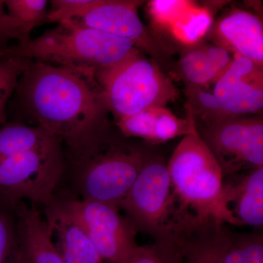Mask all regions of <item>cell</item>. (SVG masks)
<instances>
[{
	"label": "cell",
	"mask_w": 263,
	"mask_h": 263,
	"mask_svg": "<svg viewBox=\"0 0 263 263\" xmlns=\"http://www.w3.org/2000/svg\"><path fill=\"white\" fill-rule=\"evenodd\" d=\"M95 72L31 60L19 79L22 105L37 126L67 146L70 159L109 129V108Z\"/></svg>",
	"instance_id": "6da1fadb"
},
{
	"label": "cell",
	"mask_w": 263,
	"mask_h": 263,
	"mask_svg": "<svg viewBox=\"0 0 263 263\" xmlns=\"http://www.w3.org/2000/svg\"><path fill=\"white\" fill-rule=\"evenodd\" d=\"M167 166L180 213L188 223L240 226L224 203L220 167L197 128L183 137Z\"/></svg>",
	"instance_id": "7a4b0ae2"
},
{
	"label": "cell",
	"mask_w": 263,
	"mask_h": 263,
	"mask_svg": "<svg viewBox=\"0 0 263 263\" xmlns=\"http://www.w3.org/2000/svg\"><path fill=\"white\" fill-rule=\"evenodd\" d=\"M138 51L129 40L67 21L34 39L8 46L0 51V58L16 57L97 72L114 67Z\"/></svg>",
	"instance_id": "3957f363"
},
{
	"label": "cell",
	"mask_w": 263,
	"mask_h": 263,
	"mask_svg": "<svg viewBox=\"0 0 263 263\" xmlns=\"http://www.w3.org/2000/svg\"><path fill=\"white\" fill-rule=\"evenodd\" d=\"M127 139L108 129L84 154L71 159L81 199L118 207L152 155Z\"/></svg>",
	"instance_id": "277c9868"
},
{
	"label": "cell",
	"mask_w": 263,
	"mask_h": 263,
	"mask_svg": "<svg viewBox=\"0 0 263 263\" xmlns=\"http://www.w3.org/2000/svg\"><path fill=\"white\" fill-rule=\"evenodd\" d=\"M118 208L138 232L154 240L181 235L188 227L175 197L167 162L160 156L151 155Z\"/></svg>",
	"instance_id": "5b68a950"
},
{
	"label": "cell",
	"mask_w": 263,
	"mask_h": 263,
	"mask_svg": "<svg viewBox=\"0 0 263 263\" xmlns=\"http://www.w3.org/2000/svg\"><path fill=\"white\" fill-rule=\"evenodd\" d=\"M95 76L117 121L147 108H166L178 98L177 89L160 67L138 51Z\"/></svg>",
	"instance_id": "8992f818"
},
{
	"label": "cell",
	"mask_w": 263,
	"mask_h": 263,
	"mask_svg": "<svg viewBox=\"0 0 263 263\" xmlns=\"http://www.w3.org/2000/svg\"><path fill=\"white\" fill-rule=\"evenodd\" d=\"M62 143L0 161V204L14 209L24 200L50 203L65 168Z\"/></svg>",
	"instance_id": "52a82bcc"
},
{
	"label": "cell",
	"mask_w": 263,
	"mask_h": 263,
	"mask_svg": "<svg viewBox=\"0 0 263 263\" xmlns=\"http://www.w3.org/2000/svg\"><path fill=\"white\" fill-rule=\"evenodd\" d=\"M54 200L82 228L104 262H121L139 246L138 230L116 205L70 196Z\"/></svg>",
	"instance_id": "ba28073f"
},
{
	"label": "cell",
	"mask_w": 263,
	"mask_h": 263,
	"mask_svg": "<svg viewBox=\"0 0 263 263\" xmlns=\"http://www.w3.org/2000/svg\"><path fill=\"white\" fill-rule=\"evenodd\" d=\"M199 135L226 176L263 167L260 118L231 117L205 124Z\"/></svg>",
	"instance_id": "9c48e42d"
},
{
	"label": "cell",
	"mask_w": 263,
	"mask_h": 263,
	"mask_svg": "<svg viewBox=\"0 0 263 263\" xmlns=\"http://www.w3.org/2000/svg\"><path fill=\"white\" fill-rule=\"evenodd\" d=\"M215 82L213 94L228 117H241L262 110V67L252 60L235 54Z\"/></svg>",
	"instance_id": "30bf717a"
},
{
	"label": "cell",
	"mask_w": 263,
	"mask_h": 263,
	"mask_svg": "<svg viewBox=\"0 0 263 263\" xmlns=\"http://www.w3.org/2000/svg\"><path fill=\"white\" fill-rule=\"evenodd\" d=\"M142 3L133 0H98L84 16L72 21L129 40L138 46L144 42L146 36V29L138 13Z\"/></svg>",
	"instance_id": "8fae6325"
},
{
	"label": "cell",
	"mask_w": 263,
	"mask_h": 263,
	"mask_svg": "<svg viewBox=\"0 0 263 263\" xmlns=\"http://www.w3.org/2000/svg\"><path fill=\"white\" fill-rule=\"evenodd\" d=\"M52 243L65 263H105L81 227L55 201L45 205Z\"/></svg>",
	"instance_id": "7c38bea8"
},
{
	"label": "cell",
	"mask_w": 263,
	"mask_h": 263,
	"mask_svg": "<svg viewBox=\"0 0 263 263\" xmlns=\"http://www.w3.org/2000/svg\"><path fill=\"white\" fill-rule=\"evenodd\" d=\"M16 219L20 263H65L52 243L44 215L35 204L20 202L13 209Z\"/></svg>",
	"instance_id": "4fadbf2b"
},
{
	"label": "cell",
	"mask_w": 263,
	"mask_h": 263,
	"mask_svg": "<svg viewBox=\"0 0 263 263\" xmlns=\"http://www.w3.org/2000/svg\"><path fill=\"white\" fill-rule=\"evenodd\" d=\"M215 32L221 47L262 67L263 27L257 15L245 10H232L221 17Z\"/></svg>",
	"instance_id": "5bb4252c"
},
{
	"label": "cell",
	"mask_w": 263,
	"mask_h": 263,
	"mask_svg": "<svg viewBox=\"0 0 263 263\" xmlns=\"http://www.w3.org/2000/svg\"><path fill=\"white\" fill-rule=\"evenodd\" d=\"M224 182L227 209L240 226L260 230L263 226V167L247 171L243 176Z\"/></svg>",
	"instance_id": "9a60e30c"
},
{
	"label": "cell",
	"mask_w": 263,
	"mask_h": 263,
	"mask_svg": "<svg viewBox=\"0 0 263 263\" xmlns=\"http://www.w3.org/2000/svg\"><path fill=\"white\" fill-rule=\"evenodd\" d=\"M226 224L206 221L181 233L185 263H223V237Z\"/></svg>",
	"instance_id": "2e32d148"
},
{
	"label": "cell",
	"mask_w": 263,
	"mask_h": 263,
	"mask_svg": "<svg viewBox=\"0 0 263 263\" xmlns=\"http://www.w3.org/2000/svg\"><path fill=\"white\" fill-rule=\"evenodd\" d=\"M62 143L40 126L13 123L0 127V161L29 151L48 148Z\"/></svg>",
	"instance_id": "e0dca14e"
},
{
	"label": "cell",
	"mask_w": 263,
	"mask_h": 263,
	"mask_svg": "<svg viewBox=\"0 0 263 263\" xmlns=\"http://www.w3.org/2000/svg\"><path fill=\"white\" fill-rule=\"evenodd\" d=\"M221 257L223 263H263L262 233H235L226 228Z\"/></svg>",
	"instance_id": "ac0fdd59"
},
{
	"label": "cell",
	"mask_w": 263,
	"mask_h": 263,
	"mask_svg": "<svg viewBox=\"0 0 263 263\" xmlns=\"http://www.w3.org/2000/svg\"><path fill=\"white\" fill-rule=\"evenodd\" d=\"M181 235L155 240L150 245L138 246L118 263H184Z\"/></svg>",
	"instance_id": "d6986e66"
},
{
	"label": "cell",
	"mask_w": 263,
	"mask_h": 263,
	"mask_svg": "<svg viewBox=\"0 0 263 263\" xmlns=\"http://www.w3.org/2000/svg\"><path fill=\"white\" fill-rule=\"evenodd\" d=\"M212 24V16L207 9L190 3L167 30L184 44H195L204 37Z\"/></svg>",
	"instance_id": "ffe728a7"
},
{
	"label": "cell",
	"mask_w": 263,
	"mask_h": 263,
	"mask_svg": "<svg viewBox=\"0 0 263 263\" xmlns=\"http://www.w3.org/2000/svg\"><path fill=\"white\" fill-rule=\"evenodd\" d=\"M5 5L8 8V14L14 19L28 41L34 27L47 23L46 0H6Z\"/></svg>",
	"instance_id": "44dd1931"
},
{
	"label": "cell",
	"mask_w": 263,
	"mask_h": 263,
	"mask_svg": "<svg viewBox=\"0 0 263 263\" xmlns=\"http://www.w3.org/2000/svg\"><path fill=\"white\" fill-rule=\"evenodd\" d=\"M181 69L185 79L195 87L201 88L219 78L204 48L185 53L181 60Z\"/></svg>",
	"instance_id": "7402d4cb"
},
{
	"label": "cell",
	"mask_w": 263,
	"mask_h": 263,
	"mask_svg": "<svg viewBox=\"0 0 263 263\" xmlns=\"http://www.w3.org/2000/svg\"><path fill=\"white\" fill-rule=\"evenodd\" d=\"M31 60L16 57L0 58V127L6 122L5 106L16 90L19 79Z\"/></svg>",
	"instance_id": "603a6c76"
},
{
	"label": "cell",
	"mask_w": 263,
	"mask_h": 263,
	"mask_svg": "<svg viewBox=\"0 0 263 263\" xmlns=\"http://www.w3.org/2000/svg\"><path fill=\"white\" fill-rule=\"evenodd\" d=\"M161 108H147L139 113L121 118L116 124L125 138H139L155 143L156 124Z\"/></svg>",
	"instance_id": "cb8c5ba5"
},
{
	"label": "cell",
	"mask_w": 263,
	"mask_h": 263,
	"mask_svg": "<svg viewBox=\"0 0 263 263\" xmlns=\"http://www.w3.org/2000/svg\"><path fill=\"white\" fill-rule=\"evenodd\" d=\"M6 208H0V263H20L16 219Z\"/></svg>",
	"instance_id": "d4e9b609"
},
{
	"label": "cell",
	"mask_w": 263,
	"mask_h": 263,
	"mask_svg": "<svg viewBox=\"0 0 263 263\" xmlns=\"http://www.w3.org/2000/svg\"><path fill=\"white\" fill-rule=\"evenodd\" d=\"M98 0H52L47 23H61L84 16Z\"/></svg>",
	"instance_id": "484cf974"
},
{
	"label": "cell",
	"mask_w": 263,
	"mask_h": 263,
	"mask_svg": "<svg viewBox=\"0 0 263 263\" xmlns=\"http://www.w3.org/2000/svg\"><path fill=\"white\" fill-rule=\"evenodd\" d=\"M190 4L186 1L156 0L150 2L148 10L156 23L168 29Z\"/></svg>",
	"instance_id": "4316f807"
},
{
	"label": "cell",
	"mask_w": 263,
	"mask_h": 263,
	"mask_svg": "<svg viewBox=\"0 0 263 263\" xmlns=\"http://www.w3.org/2000/svg\"><path fill=\"white\" fill-rule=\"evenodd\" d=\"M191 91L194 101H196L197 107L202 110V114H204L202 117L205 124L231 118L224 113L213 93L202 91L200 88L195 86Z\"/></svg>",
	"instance_id": "83f0119b"
},
{
	"label": "cell",
	"mask_w": 263,
	"mask_h": 263,
	"mask_svg": "<svg viewBox=\"0 0 263 263\" xmlns=\"http://www.w3.org/2000/svg\"><path fill=\"white\" fill-rule=\"evenodd\" d=\"M4 6L5 1L0 0V51L8 47L10 40H17L18 43L28 41L14 19L5 12Z\"/></svg>",
	"instance_id": "f1b7e54d"
},
{
	"label": "cell",
	"mask_w": 263,
	"mask_h": 263,
	"mask_svg": "<svg viewBox=\"0 0 263 263\" xmlns=\"http://www.w3.org/2000/svg\"><path fill=\"white\" fill-rule=\"evenodd\" d=\"M204 49L210 58L219 77L233 62L228 50L217 46H209V47L207 46L204 48Z\"/></svg>",
	"instance_id": "f546056e"
}]
</instances>
